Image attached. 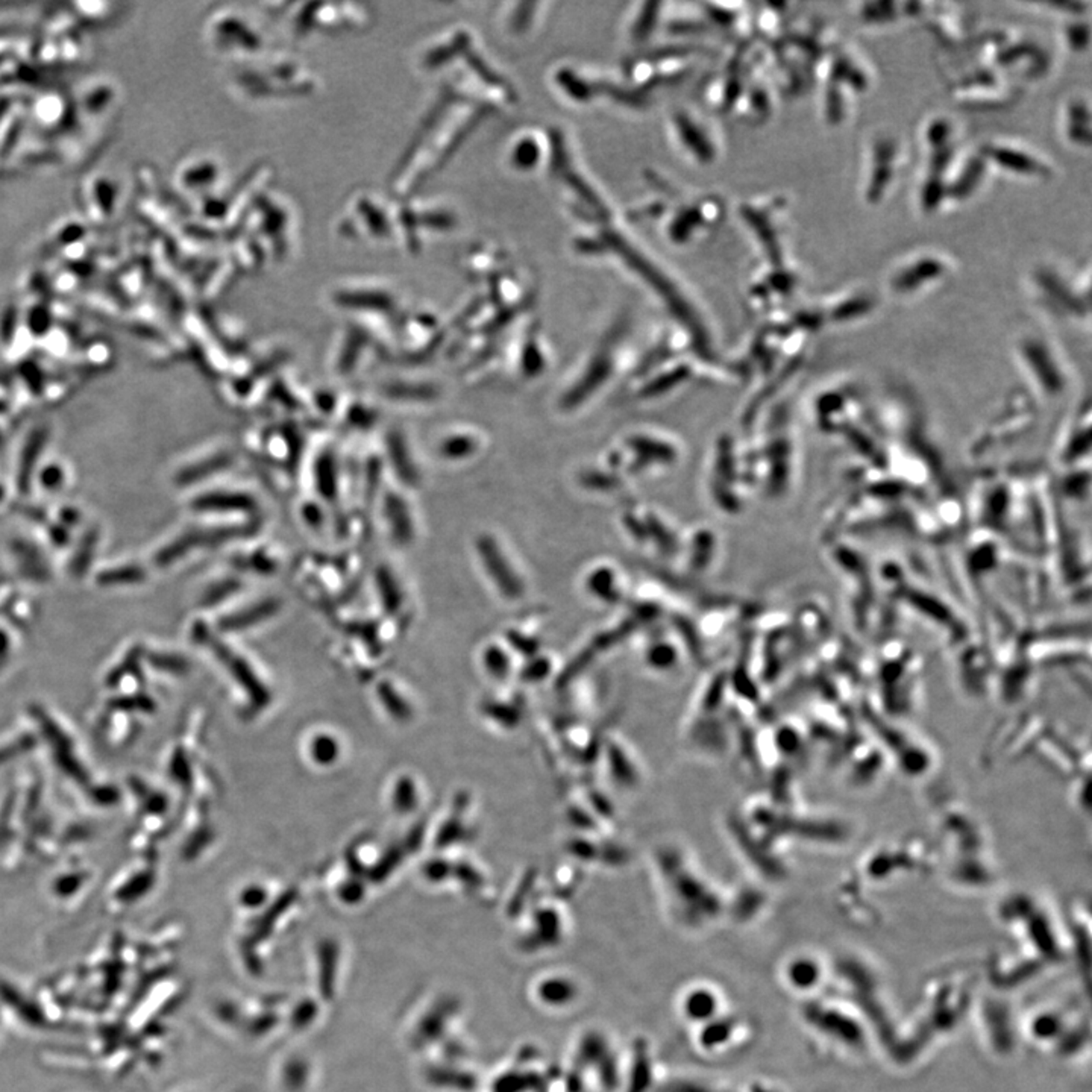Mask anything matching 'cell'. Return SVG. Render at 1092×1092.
<instances>
[{
	"label": "cell",
	"instance_id": "7a4b0ae2",
	"mask_svg": "<svg viewBox=\"0 0 1092 1092\" xmlns=\"http://www.w3.org/2000/svg\"><path fill=\"white\" fill-rule=\"evenodd\" d=\"M785 975H786L787 985H791L793 989L801 993H807L821 983L824 971H822L821 962L815 957L799 956L793 957L787 962Z\"/></svg>",
	"mask_w": 1092,
	"mask_h": 1092
},
{
	"label": "cell",
	"instance_id": "5b68a950",
	"mask_svg": "<svg viewBox=\"0 0 1092 1092\" xmlns=\"http://www.w3.org/2000/svg\"><path fill=\"white\" fill-rule=\"evenodd\" d=\"M537 997L548 1006H566L576 997V987L566 977H548L537 988Z\"/></svg>",
	"mask_w": 1092,
	"mask_h": 1092
},
{
	"label": "cell",
	"instance_id": "52a82bcc",
	"mask_svg": "<svg viewBox=\"0 0 1092 1092\" xmlns=\"http://www.w3.org/2000/svg\"><path fill=\"white\" fill-rule=\"evenodd\" d=\"M388 447H390V455L394 460V469L398 472V475L408 484L416 482L417 472L410 462V454L404 441L398 435H390Z\"/></svg>",
	"mask_w": 1092,
	"mask_h": 1092
},
{
	"label": "cell",
	"instance_id": "6da1fadb",
	"mask_svg": "<svg viewBox=\"0 0 1092 1092\" xmlns=\"http://www.w3.org/2000/svg\"><path fill=\"white\" fill-rule=\"evenodd\" d=\"M478 552L482 556V563L488 568L489 574L494 578L501 592L504 593L507 598L521 597V583L513 574V570L494 539L482 537L478 541Z\"/></svg>",
	"mask_w": 1092,
	"mask_h": 1092
},
{
	"label": "cell",
	"instance_id": "7c38bea8",
	"mask_svg": "<svg viewBox=\"0 0 1092 1092\" xmlns=\"http://www.w3.org/2000/svg\"><path fill=\"white\" fill-rule=\"evenodd\" d=\"M380 589H381L382 599L388 605V610L394 611L400 603V595H398L396 582L388 570H381L380 572Z\"/></svg>",
	"mask_w": 1092,
	"mask_h": 1092
},
{
	"label": "cell",
	"instance_id": "3957f363",
	"mask_svg": "<svg viewBox=\"0 0 1092 1092\" xmlns=\"http://www.w3.org/2000/svg\"><path fill=\"white\" fill-rule=\"evenodd\" d=\"M719 1001L713 991L707 988H695L686 994L683 1000V1012L689 1021H711L718 1014Z\"/></svg>",
	"mask_w": 1092,
	"mask_h": 1092
},
{
	"label": "cell",
	"instance_id": "8fae6325",
	"mask_svg": "<svg viewBox=\"0 0 1092 1092\" xmlns=\"http://www.w3.org/2000/svg\"><path fill=\"white\" fill-rule=\"evenodd\" d=\"M318 472L319 488L322 490V494L331 496L335 489L334 460L329 455L320 458Z\"/></svg>",
	"mask_w": 1092,
	"mask_h": 1092
},
{
	"label": "cell",
	"instance_id": "30bf717a",
	"mask_svg": "<svg viewBox=\"0 0 1092 1092\" xmlns=\"http://www.w3.org/2000/svg\"><path fill=\"white\" fill-rule=\"evenodd\" d=\"M312 754L319 764H331L337 758V744L329 736H319L313 742Z\"/></svg>",
	"mask_w": 1092,
	"mask_h": 1092
},
{
	"label": "cell",
	"instance_id": "5bb4252c",
	"mask_svg": "<svg viewBox=\"0 0 1092 1092\" xmlns=\"http://www.w3.org/2000/svg\"><path fill=\"white\" fill-rule=\"evenodd\" d=\"M472 451V442L469 439H453L442 447L443 455L449 457H464Z\"/></svg>",
	"mask_w": 1092,
	"mask_h": 1092
},
{
	"label": "cell",
	"instance_id": "277c9868",
	"mask_svg": "<svg viewBox=\"0 0 1092 1092\" xmlns=\"http://www.w3.org/2000/svg\"><path fill=\"white\" fill-rule=\"evenodd\" d=\"M196 509L200 511H253L255 509V501L253 496L246 494H239V492H214V494L204 495L200 500L196 501Z\"/></svg>",
	"mask_w": 1092,
	"mask_h": 1092
},
{
	"label": "cell",
	"instance_id": "9c48e42d",
	"mask_svg": "<svg viewBox=\"0 0 1092 1092\" xmlns=\"http://www.w3.org/2000/svg\"><path fill=\"white\" fill-rule=\"evenodd\" d=\"M1034 1035L1041 1041H1050L1057 1038L1062 1032V1018L1056 1014H1041L1035 1018L1032 1024Z\"/></svg>",
	"mask_w": 1092,
	"mask_h": 1092
},
{
	"label": "cell",
	"instance_id": "8992f818",
	"mask_svg": "<svg viewBox=\"0 0 1092 1092\" xmlns=\"http://www.w3.org/2000/svg\"><path fill=\"white\" fill-rule=\"evenodd\" d=\"M386 516L390 521L392 533H394L396 541L410 542L413 537V522H411L410 511L406 502L401 500L396 495H390L386 500Z\"/></svg>",
	"mask_w": 1092,
	"mask_h": 1092
},
{
	"label": "cell",
	"instance_id": "9a60e30c",
	"mask_svg": "<svg viewBox=\"0 0 1092 1092\" xmlns=\"http://www.w3.org/2000/svg\"><path fill=\"white\" fill-rule=\"evenodd\" d=\"M388 394H392L394 398H419V400L431 396L429 388H423V386H421V388H416V386H396V388H388Z\"/></svg>",
	"mask_w": 1092,
	"mask_h": 1092
},
{
	"label": "cell",
	"instance_id": "4fadbf2b",
	"mask_svg": "<svg viewBox=\"0 0 1092 1092\" xmlns=\"http://www.w3.org/2000/svg\"><path fill=\"white\" fill-rule=\"evenodd\" d=\"M415 786H411L410 781H400L394 793V806L398 807V811H410L411 807H415Z\"/></svg>",
	"mask_w": 1092,
	"mask_h": 1092
},
{
	"label": "cell",
	"instance_id": "ba28073f",
	"mask_svg": "<svg viewBox=\"0 0 1092 1092\" xmlns=\"http://www.w3.org/2000/svg\"><path fill=\"white\" fill-rule=\"evenodd\" d=\"M276 607H278V604H276L275 601H265L261 604L253 605V609L241 611V613H237L235 617H231L229 619V627L240 629V627H249L253 624L260 623L265 617L273 615L276 611Z\"/></svg>",
	"mask_w": 1092,
	"mask_h": 1092
}]
</instances>
